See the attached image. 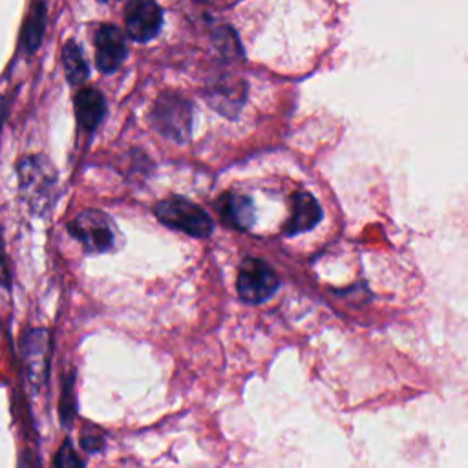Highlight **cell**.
<instances>
[{
	"mask_svg": "<svg viewBox=\"0 0 468 468\" xmlns=\"http://www.w3.org/2000/svg\"><path fill=\"white\" fill-rule=\"evenodd\" d=\"M20 192L37 214H46L55 203L57 196V172L51 163L42 155H29L18 163Z\"/></svg>",
	"mask_w": 468,
	"mask_h": 468,
	"instance_id": "obj_1",
	"label": "cell"
},
{
	"mask_svg": "<svg viewBox=\"0 0 468 468\" xmlns=\"http://www.w3.org/2000/svg\"><path fill=\"white\" fill-rule=\"evenodd\" d=\"M154 212L157 219L166 227L181 230L194 238H207L214 229L210 216L203 208H199L196 203L181 196H172L168 199L159 201Z\"/></svg>",
	"mask_w": 468,
	"mask_h": 468,
	"instance_id": "obj_2",
	"label": "cell"
},
{
	"mask_svg": "<svg viewBox=\"0 0 468 468\" xmlns=\"http://www.w3.org/2000/svg\"><path fill=\"white\" fill-rule=\"evenodd\" d=\"M150 121L161 135L185 143L192 132V108L181 95L165 93L155 101Z\"/></svg>",
	"mask_w": 468,
	"mask_h": 468,
	"instance_id": "obj_3",
	"label": "cell"
},
{
	"mask_svg": "<svg viewBox=\"0 0 468 468\" xmlns=\"http://www.w3.org/2000/svg\"><path fill=\"white\" fill-rule=\"evenodd\" d=\"M280 285L274 269L260 258H245L236 278V291L247 303H261L269 300Z\"/></svg>",
	"mask_w": 468,
	"mask_h": 468,
	"instance_id": "obj_4",
	"label": "cell"
},
{
	"mask_svg": "<svg viewBox=\"0 0 468 468\" xmlns=\"http://www.w3.org/2000/svg\"><path fill=\"white\" fill-rule=\"evenodd\" d=\"M69 232L88 252H106L115 243V227L101 210H82L69 221Z\"/></svg>",
	"mask_w": 468,
	"mask_h": 468,
	"instance_id": "obj_5",
	"label": "cell"
},
{
	"mask_svg": "<svg viewBox=\"0 0 468 468\" xmlns=\"http://www.w3.org/2000/svg\"><path fill=\"white\" fill-rule=\"evenodd\" d=\"M126 33L135 42L152 40L163 26V11L154 0H130L124 15Z\"/></svg>",
	"mask_w": 468,
	"mask_h": 468,
	"instance_id": "obj_6",
	"label": "cell"
},
{
	"mask_svg": "<svg viewBox=\"0 0 468 468\" xmlns=\"http://www.w3.org/2000/svg\"><path fill=\"white\" fill-rule=\"evenodd\" d=\"M49 340L48 333L42 329H33L22 338V362L27 373L29 382L42 384L48 373V356H49Z\"/></svg>",
	"mask_w": 468,
	"mask_h": 468,
	"instance_id": "obj_7",
	"label": "cell"
},
{
	"mask_svg": "<svg viewBox=\"0 0 468 468\" xmlns=\"http://www.w3.org/2000/svg\"><path fill=\"white\" fill-rule=\"evenodd\" d=\"M126 58L122 33L115 26H101L95 37V62L102 73H113Z\"/></svg>",
	"mask_w": 468,
	"mask_h": 468,
	"instance_id": "obj_8",
	"label": "cell"
},
{
	"mask_svg": "<svg viewBox=\"0 0 468 468\" xmlns=\"http://www.w3.org/2000/svg\"><path fill=\"white\" fill-rule=\"evenodd\" d=\"M218 208L223 223L232 229H239V230L250 229L256 219L252 199L241 194H234V192L223 194L218 201Z\"/></svg>",
	"mask_w": 468,
	"mask_h": 468,
	"instance_id": "obj_9",
	"label": "cell"
},
{
	"mask_svg": "<svg viewBox=\"0 0 468 468\" xmlns=\"http://www.w3.org/2000/svg\"><path fill=\"white\" fill-rule=\"evenodd\" d=\"M292 212L285 223V234L294 236L313 229L322 219V210L318 201L309 192H296L291 199Z\"/></svg>",
	"mask_w": 468,
	"mask_h": 468,
	"instance_id": "obj_10",
	"label": "cell"
},
{
	"mask_svg": "<svg viewBox=\"0 0 468 468\" xmlns=\"http://www.w3.org/2000/svg\"><path fill=\"white\" fill-rule=\"evenodd\" d=\"M207 99L216 108V112L232 117L238 113V108L245 101V84L234 79H219V82L208 90Z\"/></svg>",
	"mask_w": 468,
	"mask_h": 468,
	"instance_id": "obj_11",
	"label": "cell"
},
{
	"mask_svg": "<svg viewBox=\"0 0 468 468\" xmlns=\"http://www.w3.org/2000/svg\"><path fill=\"white\" fill-rule=\"evenodd\" d=\"M75 112L79 124L84 130L93 132L102 122L106 113L104 97L95 88H84L75 97Z\"/></svg>",
	"mask_w": 468,
	"mask_h": 468,
	"instance_id": "obj_12",
	"label": "cell"
},
{
	"mask_svg": "<svg viewBox=\"0 0 468 468\" xmlns=\"http://www.w3.org/2000/svg\"><path fill=\"white\" fill-rule=\"evenodd\" d=\"M44 27H46V5L42 2H35L22 29V46L26 51L31 53L38 48Z\"/></svg>",
	"mask_w": 468,
	"mask_h": 468,
	"instance_id": "obj_13",
	"label": "cell"
},
{
	"mask_svg": "<svg viewBox=\"0 0 468 468\" xmlns=\"http://www.w3.org/2000/svg\"><path fill=\"white\" fill-rule=\"evenodd\" d=\"M62 66L71 84H80L88 77V66L77 42L68 40L62 48Z\"/></svg>",
	"mask_w": 468,
	"mask_h": 468,
	"instance_id": "obj_14",
	"label": "cell"
},
{
	"mask_svg": "<svg viewBox=\"0 0 468 468\" xmlns=\"http://www.w3.org/2000/svg\"><path fill=\"white\" fill-rule=\"evenodd\" d=\"M57 468H84V461L77 455L69 441H64L55 457Z\"/></svg>",
	"mask_w": 468,
	"mask_h": 468,
	"instance_id": "obj_15",
	"label": "cell"
},
{
	"mask_svg": "<svg viewBox=\"0 0 468 468\" xmlns=\"http://www.w3.org/2000/svg\"><path fill=\"white\" fill-rule=\"evenodd\" d=\"M80 442H82V448H84V450L95 452V450H101V448H102L104 439H102L101 433H97V435H86V433H82Z\"/></svg>",
	"mask_w": 468,
	"mask_h": 468,
	"instance_id": "obj_16",
	"label": "cell"
},
{
	"mask_svg": "<svg viewBox=\"0 0 468 468\" xmlns=\"http://www.w3.org/2000/svg\"><path fill=\"white\" fill-rule=\"evenodd\" d=\"M201 2H212V0H201Z\"/></svg>",
	"mask_w": 468,
	"mask_h": 468,
	"instance_id": "obj_17",
	"label": "cell"
},
{
	"mask_svg": "<svg viewBox=\"0 0 468 468\" xmlns=\"http://www.w3.org/2000/svg\"><path fill=\"white\" fill-rule=\"evenodd\" d=\"M104 2H108V0H104Z\"/></svg>",
	"mask_w": 468,
	"mask_h": 468,
	"instance_id": "obj_18",
	"label": "cell"
}]
</instances>
